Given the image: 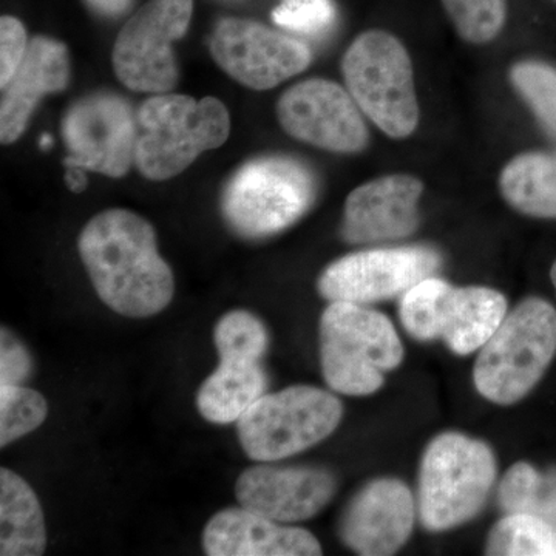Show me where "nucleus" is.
<instances>
[{"mask_svg": "<svg viewBox=\"0 0 556 556\" xmlns=\"http://www.w3.org/2000/svg\"><path fill=\"white\" fill-rule=\"evenodd\" d=\"M80 260L102 303L124 317L144 318L170 305L175 277L148 219L109 208L87 223L78 239Z\"/></svg>", "mask_w": 556, "mask_h": 556, "instance_id": "obj_1", "label": "nucleus"}, {"mask_svg": "<svg viewBox=\"0 0 556 556\" xmlns=\"http://www.w3.org/2000/svg\"><path fill=\"white\" fill-rule=\"evenodd\" d=\"M325 382L336 393L368 396L404 361V345L390 318L367 305L329 302L318 324Z\"/></svg>", "mask_w": 556, "mask_h": 556, "instance_id": "obj_2", "label": "nucleus"}, {"mask_svg": "<svg viewBox=\"0 0 556 556\" xmlns=\"http://www.w3.org/2000/svg\"><path fill=\"white\" fill-rule=\"evenodd\" d=\"M138 124L135 166L152 181L182 174L201 153L225 144L230 134L228 109L217 98L159 93L141 105Z\"/></svg>", "mask_w": 556, "mask_h": 556, "instance_id": "obj_3", "label": "nucleus"}, {"mask_svg": "<svg viewBox=\"0 0 556 556\" xmlns=\"http://www.w3.org/2000/svg\"><path fill=\"white\" fill-rule=\"evenodd\" d=\"M555 354L556 309L543 299L522 300L479 350L475 387L493 404H517L540 382Z\"/></svg>", "mask_w": 556, "mask_h": 556, "instance_id": "obj_4", "label": "nucleus"}, {"mask_svg": "<svg viewBox=\"0 0 556 556\" xmlns=\"http://www.w3.org/2000/svg\"><path fill=\"white\" fill-rule=\"evenodd\" d=\"M496 473V457L485 442L455 431L439 434L420 463L417 511L422 526L445 532L477 517Z\"/></svg>", "mask_w": 556, "mask_h": 556, "instance_id": "obj_5", "label": "nucleus"}, {"mask_svg": "<svg viewBox=\"0 0 556 556\" xmlns=\"http://www.w3.org/2000/svg\"><path fill=\"white\" fill-rule=\"evenodd\" d=\"M314 199L316 179L308 167L289 156H262L230 177L222 211L237 233L262 239L294 225Z\"/></svg>", "mask_w": 556, "mask_h": 556, "instance_id": "obj_6", "label": "nucleus"}, {"mask_svg": "<svg viewBox=\"0 0 556 556\" xmlns=\"http://www.w3.org/2000/svg\"><path fill=\"white\" fill-rule=\"evenodd\" d=\"M346 89L358 109L383 134L407 138L419 123L408 51L390 33H362L342 61Z\"/></svg>", "mask_w": 556, "mask_h": 556, "instance_id": "obj_7", "label": "nucleus"}, {"mask_svg": "<svg viewBox=\"0 0 556 556\" xmlns=\"http://www.w3.org/2000/svg\"><path fill=\"white\" fill-rule=\"evenodd\" d=\"M399 316L412 338L444 340L459 356L475 353L507 316V300L485 287H453L437 277L424 278L401 299Z\"/></svg>", "mask_w": 556, "mask_h": 556, "instance_id": "obj_8", "label": "nucleus"}, {"mask_svg": "<svg viewBox=\"0 0 556 556\" xmlns=\"http://www.w3.org/2000/svg\"><path fill=\"white\" fill-rule=\"evenodd\" d=\"M343 405L321 388L294 386L265 393L237 420L240 444L255 463H277L334 433Z\"/></svg>", "mask_w": 556, "mask_h": 556, "instance_id": "obj_9", "label": "nucleus"}, {"mask_svg": "<svg viewBox=\"0 0 556 556\" xmlns=\"http://www.w3.org/2000/svg\"><path fill=\"white\" fill-rule=\"evenodd\" d=\"M193 0H149L124 25L113 47V68L127 89L169 93L178 83L172 43L192 20Z\"/></svg>", "mask_w": 556, "mask_h": 556, "instance_id": "obj_10", "label": "nucleus"}, {"mask_svg": "<svg viewBox=\"0 0 556 556\" xmlns=\"http://www.w3.org/2000/svg\"><path fill=\"white\" fill-rule=\"evenodd\" d=\"M138 115L127 100L98 91L70 105L62 119L65 167L123 178L137 160Z\"/></svg>", "mask_w": 556, "mask_h": 556, "instance_id": "obj_11", "label": "nucleus"}, {"mask_svg": "<svg viewBox=\"0 0 556 556\" xmlns=\"http://www.w3.org/2000/svg\"><path fill=\"white\" fill-rule=\"evenodd\" d=\"M441 263V255L427 247L353 252L336 260L320 274L318 294L328 302H382L404 295L424 278L433 276Z\"/></svg>", "mask_w": 556, "mask_h": 556, "instance_id": "obj_12", "label": "nucleus"}, {"mask_svg": "<svg viewBox=\"0 0 556 556\" xmlns=\"http://www.w3.org/2000/svg\"><path fill=\"white\" fill-rule=\"evenodd\" d=\"M211 54L223 72L252 90H269L305 72L309 47L258 22L226 17L211 36Z\"/></svg>", "mask_w": 556, "mask_h": 556, "instance_id": "obj_13", "label": "nucleus"}, {"mask_svg": "<svg viewBox=\"0 0 556 556\" xmlns=\"http://www.w3.org/2000/svg\"><path fill=\"white\" fill-rule=\"evenodd\" d=\"M277 118L292 138L336 153H357L368 144L362 110L350 91L327 79L295 84L277 102Z\"/></svg>", "mask_w": 556, "mask_h": 556, "instance_id": "obj_14", "label": "nucleus"}, {"mask_svg": "<svg viewBox=\"0 0 556 556\" xmlns=\"http://www.w3.org/2000/svg\"><path fill=\"white\" fill-rule=\"evenodd\" d=\"M269 464L249 467L237 479L236 495L241 507L292 525L316 517L336 495L338 481L325 468Z\"/></svg>", "mask_w": 556, "mask_h": 556, "instance_id": "obj_15", "label": "nucleus"}, {"mask_svg": "<svg viewBox=\"0 0 556 556\" xmlns=\"http://www.w3.org/2000/svg\"><path fill=\"white\" fill-rule=\"evenodd\" d=\"M416 501L412 490L394 478L368 482L348 504L340 538L358 555L396 554L412 536Z\"/></svg>", "mask_w": 556, "mask_h": 556, "instance_id": "obj_16", "label": "nucleus"}, {"mask_svg": "<svg viewBox=\"0 0 556 556\" xmlns=\"http://www.w3.org/2000/svg\"><path fill=\"white\" fill-rule=\"evenodd\" d=\"M424 185L412 175H388L358 186L348 195L342 237L348 243L401 240L419 226Z\"/></svg>", "mask_w": 556, "mask_h": 556, "instance_id": "obj_17", "label": "nucleus"}, {"mask_svg": "<svg viewBox=\"0 0 556 556\" xmlns=\"http://www.w3.org/2000/svg\"><path fill=\"white\" fill-rule=\"evenodd\" d=\"M208 556H316V536L300 527L262 517L244 507H229L208 519L203 532Z\"/></svg>", "mask_w": 556, "mask_h": 556, "instance_id": "obj_18", "label": "nucleus"}, {"mask_svg": "<svg viewBox=\"0 0 556 556\" xmlns=\"http://www.w3.org/2000/svg\"><path fill=\"white\" fill-rule=\"evenodd\" d=\"M70 83L68 50L60 40L36 36L28 43L20 67L2 87L0 139L17 141L27 129L36 105L43 97L60 93Z\"/></svg>", "mask_w": 556, "mask_h": 556, "instance_id": "obj_19", "label": "nucleus"}, {"mask_svg": "<svg viewBox=\"0 0 556 556\" xmlns=\"http://www.w3.org/2000/svg\"><path fill=\"white\" fill-rule=\"evenodd\" d=\"M268 388V376L260 362L219 358L217 369L197 393V408L211 424L237 422Z\"/></svg>", "mask_w": 556, "mask_h": 556, "instance_id": "obj_20", "label": "nucleus"}, {"mask_svg": "<svg viewBox=\"0 0 556 556\" xmlns=\"http://www.w3.org/2000/svg\"><path fill=\"white\" fill-rule=\"evenodd\" d=\"M46 547V521L38 495L20 475L0 468V555L39 556Z\"/></svg>", "mask_w": 556, "mask_h": 556, "instance_id": "obj_21", "label": "nucleus"}, {"mask_svg": "<svg viewBox=\"0 0 556 556\" xmlns=\"http://www.w3.org/2000/svg\"><path fill=\"white\" fill-rule=\"evenodd\" d=\"M504 199L521 214L556 219V153H522L500 177Z\"/></svg>", "mask_w": 556, "mask_h": 556, "instance_id": "obj_22", "label": "nucleus"}, {"mask_svg": "<svg viewBox=\"0 0 556 556\" xmlns=\"http://www.w3.org/2000/svg\"><path fill=\"white\" fill-rule=\"evenodd\" d=\"M497 501L506 514L536 515L555 526L556 478L541 475L529 463L515 464L501 481Z\"/></svg>", "mask_w": 556, "mask_h": 556, "instance_id": "obj_23", "label": "nucleus"}, {"mask_svg": "<svg viewBox=\"0 0 556 556\" xmlns=\"http://www.w3.org/2000/svg\"><path fill=\"white\" fill-rule=\"evenodd\" d=\"M486 555H556V527L530 514H507L486 540Z\"/></svg>", "mask_w": 556, "mask_h": 556, "instance_id": "obj_24", "label": "nucleus"}, {"mask_svg": "<svg viewBox=\"0 0 556 556\" xmlns=\"http://www.w3.org/2000/svg\"><path fill=\"white\" fill-rule=\"evenodd\" d=\"M214 343L219 358L260 362L268 351V329L249 311H230L215 325Z\"/></svg>", "mask_w": 556, "mask_h": 556, "instance_id": "obj_25", "label": "nucleus"}, {"mask_svg": "<svg viewBox=\"0 0 556 556\" xmlns=\"http://www.w3.org/2000/svg\"><path fill=\"white\" fill-rule=\"evenodd\" d=\"M510 80L543 129L556 139V68L541 61L518 62Z\"/></svg>", "mask_w": 556, "mask_h": 556, "instance_id": "obj_26", "label": "nucleus"}, {"mask_svg": "<svg viewBox=\"0 0 556 556\" xmlns=\"http://www.w3.org/2000/svg\"><path fill=\"white\" fill-rule=\"evenodd\" d=\"M49 405L38 391L24 386H0V447L38 430Z\"/></svg>", "mask_w": 556, "mask_h": 556, "instance_id": "obj_27", "label": "nucleus"}, {"mask_svg": "<svg viewBox=\"0 0 556 556\" xmlns=\"http://www.w3.org/2000/svg\"><path fill=\"white\" fill-rule=\"evenodd\" d=\"M460 38L470 43H486L506 24V0H442Z\"/></svg>", "mask_w": 556, "mask_h": 556, "instance_id": "obj_28", "label": "nucleus"}, {"mask_svg": "<svg viewBox=\"0 0 556 556\" xmlns=\"http://www.w3.org/2000/svg\"><path fill=\"white\" fill-rule=\"evenodd\" d=\"M273 21L285 30L317 36L334 24L336 7L332 0H281Z\"/></svg>", "mask_w": 556, "mask_h": 556, "instance_id": "obj_29", "label": "nucleus"}, {"mask_svg": "<svg viewBox=\"0 0 556 556\" xmlns=\"http://www.w3.org/2000/svg\"><path fill=\"white\" fill-rule=\"evenodd\" d=\"M27 30L16 17L2 16L0 20V86H5L27 53Z\"/></svg>", "mask_w": 556, "mask_h": 556, "instance_id": "obj_30", "label": "nucleus"}, {"mask_svg": "<svg viewBox=\"0 0 556 556\" xmlns=\"http://www.w3.org/2000/svg\"><path fill=\"white\" fill-rule=\"evenodd\" d=\"M33 361L21 340L7 328L0 332V386H24L30 378Z\"/></svg>", "mask_w": 556, "mask_h": 556, "instance_id": "obj_31", "label": "nucleus"}, {"mask_svg": "<svg viewBox=\"0 0 556 556\" xmlns=\"http://www.w3.org/2000/svg\"><path fill=\"white\" fill-rule=\"evenodd\" d=\"M87 2L105 16H119L131 5V0H87Z\"/></svg>", "mask_w": 556, "mask_h": 556, "instance_id": "obj_32", "label": "nucleus"}, {"mask_svg": "<svg viewBox=\"0 0 556 556\" xmlns=\"http://www.w3.org/2000/svg\"><path fill=\"white\" fill-rule=\"evenodd\" d=\"M65 182H67L68 189L72 190V192H83V190L87 188L86 169H80V167H67Z\"/></svg>", "mask_w": 556, "mask_h": 556, "instance_id": "obj_33", "label": "nucleus"}, {"mask_svg": "<svg viewBox=\"0 0 556 556\" xmlns=\"http://www.w3.org/2000/svg\"><path fill=\"white\" fill-rule=\"evenodd\" d=\"M551 278H552V283H554L555 291H556V260H555L554 266H552Z\"/></svg>", "mask_w": 556, "mask_h": 556, "instance_id": "obj_34", "label": "nucleus"}, {"mask_svg": "<svg viewBox=\"0 0 556 556\" xmlns=\"http://www.w3.org/2000/svg\"><path fill=\"white\" fill-rule=\"evenodd\" d=\"M51 144V138L49 137V135H46V137H42V141H40V146H42V148H47V146H50Z\"/></svg>", "mask_w": 556, "mask_h": 556, "instance_id": "obj_35", "label": "nucleus"}]
</instances>
